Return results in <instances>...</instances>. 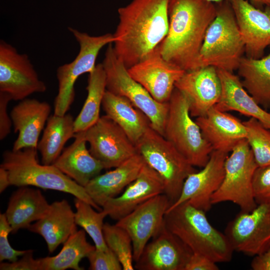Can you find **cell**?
Masks as SVG:
<instances>
[{
  "instance_id": "6da1fadb",
  "label": "cell",
  "mask_w": 270,
  "mask_h": 270,
  "mask_svg": "<svg viewBox=\"0 0 270 270\" xmlns=\"http://www.w3.org/2000/svg\"><path fill=\"white\" fill-rule=\"evenodd\" d=\"M170 0H132L118 10L115 53L128 68L158 48L169 28Z\"/></svg>"
},
{
  "instance_id": "7a4b0ae2",
  "label": "cell",
  "mask_w": 270,
  "mask_h": 270,
  "mask_svg": "<svg viewBox=\"0 0 270 270\" xmlns=\"http://www.w3.org/2000/svg\"><path fill=\"white\" fill-rule=\"evenodd\" d=\"M215 3L208 0H170L169 28L158 49L166 60L186 72L200 68V53L215 18Z\"/></svg>"
},
{
  "instance_id": "3957f363",
  "label": "cell",
  "mask_w": 270,
  "mask_h": 270,
  "mask_svg": "<svg viewBox=\"0 0 270 270\" xmlns=\"http://www.w3.org/2000/svg\"><path fill=\"white\" fill-rule=\"evenodd\" d=\"M164 224L192 253L204 255L216 263L232 260L234 250L224 233L210 224L206 212L188 202L168 210Z\"/></svg>"
},
{
  "instance_id": "277c9868",
  "label": "cell",
  "mask_w": 270,
  "mask_h": 270,
  "mask_svg": "<svg viewBox=\"0 0 270 270\" xmlns=\"http://www.w3.org/2000/svg\"><path fill=\"white\" fill-rule=\"evenodd\" d=\"M0 167L7 171L10 186H32L68 193L88 203L99 211L102 210V208L94 202L84 187L80 186L53 164H40L36 148L6 150L2 154Z\"/></svg>"
},
{
  "instance_id": "5b68a950",
  "label": "cell",
  "mask_w": 270,
  "mask_h": 270,
  "mask_svg": "<svg viewBox=\"0 0 270 270\" xmlns=\"http://www.w3.org/2000/svg\"><path fill=\"white\" fill-rule=\"evenodd\" d=\"M216 15L206 32L200 53V68L237 70L245 46L229 0L215 3Z\"/></svg>"
},
{
  "instance_id": "8992f818",
  "label": "cell",
  "mask_w": 270,
  "mask_h": 270,
  "mask_svg": "<svg viewBox=\"0 0 270 270\" xmlns=\"http://www.w3.org/2000/svg\"><path fill=\"white\" fill-rule=\"evenodd\" d=\"M164 136L194 167L202 168L213 150L192 120L186 96L174 88L168 102Z\"/></svg>"
},
{
  "instance_id": "52a82bcc",
  "label": "cell",
  "mask_w": 270,
  "mask_h": 270,
  "mask_svg": "<svg viewBox=\"0 0 270 270\" xmlns=\"http://www.w3.org/2000/svg\"><path fill=\"white\" fill-rule=\"evenodd\" d=\"M136 146L144 162L162 178L164 194L172 204L178 198L186 178L196 169L151 126Z\"/></svg>"
},
{
  "instance_id": "ba28073f",
  "label": "cell",
  "mask_w": 270,
  "mask_h": 270,
  "mask_svg": "<svg viewBox=\"0 0 270 270\" xmlns=\"http://www.w3.org/2000/svg\"><path fill=\"white\" fill-rule=\"evenodd\" d=\"M106 76V89L128 98L148 118L151 126L164 136L168 109V102H156L140 83L130 74L128 68L116 55L112 43L108 44L102 63Z\"/></svg>"
},
{
  "instance_id": "9c48e42d",
  "label": "cell",
  "mask_w": 270,
  "mask_h": 270,
  "mask_svg": "<svg viewBox=\"0 0 270 270\" xmlns=\"http://www.w3.org/2000/svg\"><path fill=\"white\" fill-rule=\"evenodd\" d=\"M231 152L224 162V179L211 202H230L240 211L250 212L258 205L253 194L252 178L258 166L246 139L240 141Z\"/></svg>"
},
{
  "instance_id": "30bf717a",
  "label": "cell",
  "mask_w": 270,
  "mask_h": 270,
  "mask_svg": "<svg viewBox=\"0 0 270 270\" xmlns=\"http://www.w3.org/2000/svg\"><path fill=\"white\" fill-rule=\"evenodd\" d=\"M68 30L79 44L80 51L72 62L60 66L56 70L58 92L54 102V114L59 116L66 114L74 101L76 80L94 69L100 50L115 40L110 33L92 36L72 28L69 27Z\"/></svg>"
},
{
  "instance_id": "8fae6325",
  "label": "cell",
  "mask_w": 270,
  "mask_h": 270,
  "mask_svg": "<svg viewBox=\"0 0 270 270\" xmlns=\"http://www.w3.org/2000/svg\"><path fill=\"white\" fill-rule=\"evenodd\" d=\"M234 251L255 256L270 247V204H261L250 212L240 211L224 230Z\"/></svg>"
},
{
  "instance_id": "7c38bea8",
  "label": "cell",
  "mask_w": 270,
  "mask_h": 270,
  "mask_svg": "<svg viewBox=\"0 0 270 270\" xmlns=\"http://www.w3.org/2000/svg\"><path fill=\"white\" fill-rule=\"evenodd\" d=\"M46 90L45 83L40 78L28 56L0 40V92L9 94L12 100H22Z\"/></svg>"
},
{
  "instance_id": "4fadbf2b",
  "label": "cell",
  "mask_w": 270,
  "mask_h": 270,
  "mask_svg": "<svg viewBox=\"0 0 270 270\" xmlns=\"http://www.w3.org/2000/svg\"><path fill=\"white\" fill-rule=\"evenodd\" d=\"M83 132L90 152L104 169L116 168L138 153L124 132L106 115Z\"/></svg>"
},
{
  "instance_id": "5bb4252c",
  "label": "cell",
  "mask_w": 270,
  "mask_h": 270,
  "mask_svg": "<svg viewBox=\"0 0 270 270\" xmlns=\"http://www.w3.org/2000/svg\"><path fill=\"white\" fill-rule=\"evenodd\" d=\"M172 203L164 194L157 195L139 206L116 224L130 235L134 260L136 262L148 242L164 224L165 214Z\"/></svg>"
},
{
  "instance_id": "9a60e30c",
  "label": "cell",
  "mask_w": 270,
  "mask_h": 270,
  "mask_svg": "<svg viewBox=\"0 0 270 270\" xmlns=\"http://www.w3.org/2000/svg\"><path fill=\"white\" fill-rule=\"evenodd\" d=\"M228 154L213 150L202 168L188 176L178 198L168 210L188 202L204 212L208 211L212 205V197L220 188L224 179V162Z\"/></svg>"
},
{
  "instance_id": "2e32d148",
  "label": "cell",
  "mask_w": 270,
  "mask_h": 270,
  "mask_svg": "<svg viewBox=\"0 0 270 270\" xmlns=\"http://www.w3.org/2000/svg\"><path fill=\"white\" fill-rule=\"evenodd\" d=\"M130 76L158 102H168L176 83L186 71L164 59L158 48L142 61L128 68Z\"/></svg>"
},
{
  "instance_id": "e0dca14e",
  "label": "cell",
  "mask_w": 270,
  "mask_h": 270,
  "mask_svg": "<svg viewBox=\"0 0 270 270\" xmlns=\"http://www.w3.org/2000/svg\"><path fill=\"white\" fill-rule=\"evenodd\" d=\"M144 247L134 268L138 270H184L192 250L164 224Z\"/></svg>"
},
{
  "instance_id": "ac0fdd59",
  "label": "cell",
  "mask_w": 270,
  "mask_h": 270,
  "mask_svg": "<svg viewBox=\"0 0 270 270\" xmlns=\"http://www.w3.org/2000/svg\"><path fill=\"white\" fill-rule=\"evenodd\" d=\"M249 58L264 56L270 46V6L258 8L248 0H229Z\"/></svg>"
},
{
  "instance_id": "d6986e66",
  "label": "cell",
  "mask_w": 270,
  "mask_h": 270,
  "mask_svg": "<svg viewBox=\"0 0 270 270\" xmlns=\"http://www.w3.org/2000/svg\"><path fill=\"white\" fill-rule=\"evenodd\" d=\"M175 88L188 98L192 117L204 116L218 102L222 84L217 69L212 66L186 71L176 83Z\"/></svg>"
},
{
  "instance_id": "ffe728a7",
  "label": "cell",
  "mask_w": 270,
  "mask_h": 270,
  "mask_svg": "<svg viewBox=\"0 0 270 270\" xmlns=\"http://www.w3.org/2000/svg\"><path fill=\"white\" fill-rule=\"evenodd\" d=\"M162 194H164L162 178L145 162L136 178L119 196L108 200L102 210L118 221L148 200Z\"/></svg>"
},
{
  "instance_id": "44dd1931",
  "label": "cell",
  "mask_w": 270,
  "mask_h": 270,
  "mask_svg": "<svg viewBox=\"0 0 270 270\" xmlns=\"http://www.w3.org/2000/svg\"><path fill=\"white\" fill-rule=\"evenodd\" d=\"M195 120L213 150L228 153L240 141L246 139L244 122L215 106L204 116L196 118Z\"/></svg>"
},
{
  "instance_id": "7402d4cb",
  "label": "cell",
  "mask_w": 270,
  "mask_h": 270,
  "mask_svg": "<svg viewBox=\"0 0 270 270\" xmlns=\"http://www.w3.org/2000/svg\"><path fill=\"white\" fill-rule=\"evenodd\" d=\"M50 106L46 102L25 98L16 105L10 116L15 132L18 133L12 150L37 148L38 138L50 116Z\"/></svg>"
},
{
  "instance_id": "603a6c76",
  "label": "cell",
  "mask_w": 270,
  "mask_h": 270,
  "mask_svg": "<svg viewBox=\"0 0 270 270\" xmlns=\"http://www.w3.org/2000/svg\"><path fill=\"white\" fill-rule=\"evenodd\" d=\"M144 164L138 153L114 170L92 178L84 189L94 202L102 208L108 200L119 196L136 178Z\"/></svg>"
},
{
  "instance_id": "cb8c5ba5",
  "label": "cell",
  "mask_w": 270,
  "mask_h": 270,
  "mask_svg": "<svg viewBox=\"0 0 270 270\" xmlns=\"http://www.w3.org/2000/svg\"><path fill=\"white\" fill-rule=\"evenodd\" d=\"M217 69V68H216ZM222 94L214 106L222 112L236 111L258 120L270 130V112L264 110L243 86L240 78L224 70L217 69Z\"/></svg>"
},
{
  "instance_id": "d4e9b609",
  "label": "cell",
  "mask_w": 270,
  "mask_h": 270,
  "mask_svg": "<svg viewBox=\"0 0 270 270\" xmlns=\"http://www.w3.org/2000/svg\"><path fill=\"white\" fill-rule=\"evenodd\" d=\"M74 212L66 200L50 204L45 215L32 224L28 230L41 236L46 241L48 252L52 253L77 230Z\"/></svg>"
},
{
  "instance_id": "484cf974",
  "label": "cell",
  "mask_w": 270,
  "mask_h": 270,
  "mask_svg": "<svg viewBox=\"0 0 270 270\" xmlns=\"http://www.w3.org/2000/svg\"><path fill=\"white\" fill-rule=\"evenodd\" d=\"M74 138V142L64 150L53 164L84 187L104 168L87 149L83 132L76 133Z\"/></svg>"
},
{
  "instance_id": "4316f807",
  "label": "cell",
  "mask_w": 270,
  "mask_h": 270,
  "mask_svg": "<svg viewBox=\"0 0 270 270\" xmlns=\"http://www.w3.org/2000/svg\"><path fill=\"white\" fill-rule=\"evenodd\" d=\"M23 186L11 195L4 214L14 234L20 229H28L32 222L42 218L50 204L40 190Z\"/></svg>"
},
{
  "instance_id": "83f0119b",
  "label": "cell",
  "mask_w": 270,
  "mask_h": 270,
  "mask_svg": "<svg viewBox=\"0 0 270 270\" xmlns=\"http://www.w3.org/2000/svg\"><path fill=\"white\" fill-rule=\"evenodd\" d=\"M102 106L106 115L122 128L135 145L150 126L148 116L124 96L106 90Z\"/></svg>"
},
{
  "instance_id": "f1b7e54d",
  "label": "cell",
  "mask_w": 270,
  "mask_h": 270,
  "mask_svg": "<svg viewBox=\"0 0 270 270\" xmlns=\"http://www.w3.org/2000/svg\"><path fill=\"white\" fill-rule=\"evenodd\" d=\"M238 76L248 93L262 108H270V52L262 58L243 56Z\"/></svg>"
},
{
  "instance_id": "f546056e",
  "label": "cell",
  "mask_w": 270,
  "mask_h": 270,
  "mask_svg": "<svg viewBox=\"0 0 270 270\" xmlns=\"http://www.w3.org/2000/svg\"><path fill=\"white\" fill-rule=\"evenodd\" d=\"M74 119L70 114L50 116L37 146L42 164H52L62 152L64 144L74 138Z\"/></svg>"
},
{
  "instance_id": "4dcf8cb0",
  "label": "cell",
  "mask_w": 270,
  "mask_h": 270,
  "mask_svg": "<svg viewBox=\"0 0 270 270\" xmlns=\"http://www.w3.org/2000/svg\"><path fill=\"white\" fill-rule=\"evenodd\" d=\"M96 248L86 240L84 230L76 231L64 243L60 251L53 256L40 258V270H83L80 261Z\"/></svg>"
},
{
  "instance_id": "1f68e13d",
  "label": "cell",
  "mask_w": 270,
  "mask_h": 270,
  "mask_svg": "<svg viewBox=\"0 0 270 270\" xmlns=\"http://www.w3.org/2000/svg\"><path fill=\"white\" fill-rule=\"evenodd\" d=\"M88 95L84 106L74 119V131L78 132L86 130L100 118V108L106 89V76L102 64L96 65L89 73L86 88Z\"/></svg>"
},
{
  "instance_id": "d6a6232c",
  "label": "cell",
  "mask_w": 270,
  "mask_h": 270,
  "mask_svg": "<svg viewBox=\"0 0 270 270\" xmlns=\"http://www.w3.org/2000/svg\"><path fill=\"white\" fill-rule=\"evenodd\" d=\"M74 204L76 224L82 227L91 237L96 249L108 250L103 234L104 220L108 216L107 214L102 210L96 212L92 205L77 198L74 197Z\"/></svg>"
},
{
  "instance_id": "836d02e7",
  "label": "cell",
  "mask_w": 270,
  "mask_h": 270,
  "mask_svg": "<svg viewBox=\"0 0 270 270\" xmlns=\"http://www.w3.org/2000/svg\"><path fill=\"white\" fill-rule=\"evenodd\" d=\"M103 234L108 247L118 257L122 270H134L132 244L128 234L116 224L108 222L104 224Z\"/></svg>"
},
{
  "instance_id": "e575fe53",
  "label": "cell",
  "mask_w": 270,
  "mask_h": 270,
  "mask_svg": "<svg viewBox=\"0 0 270 270\" xmlns=\"http://www.w3.org/2000/svg\"><path fill=\"white\" fill-rule=\"evenodd\" d=\"M243 122L246 130V140L257 165L270 166V130L254 118Z\"/></svg>"
},
{
  "instance_id": "d590c367",
  "label": "cell",
  "mask_w": 270,
  "mask_h": 270,
  "mask_svg": "<svg viewBox=\"0 0 270 270\" xmlns=\"http://www.w3.org/2000/svg\"><path fill=\"white\" fill-rule=\"evenodd\" d=\"M252 190L257 204H270V166L256 168L252 178Z\"/></svg>"
},
{
  "instance_id": "8d00e7d4",
  "label": "cell",
  "mask_w": 270,
  "mask_h": 270,
  "mask_svg": "<svg viewBox=\"0 0 270 270\" xmlns=\"http://www.w3.org/2000/svg\"><path fill=\"white\" fill-rule=\"evenodd\" d=\"M91 270H121L122 266L116 254L110 249L100 250L95 248L87 256Z\"/></svg>"
},
{
  "instance_id": "74e56055",
  "label": "cell",
  "mask_w": 270,
  "mask_h": 270,
  "mask_svg": "<svg viewBox=\"0 0 270 270\" xmlns=\"http://www.w3.org/2000/svg\"><path fill=\"white\" fill-rule=\"evenodd\" d=\"M12 228L4 213L0 214V261L7 260L9 262H15L18 257L22 256L27 251L16 250L9 243L8 236L12 232Z\"/></svg>"
},
{
  "instance_id": "f35d334b",
  "label": "cell",
  "mask_w": 270,
  "mask_h": 270,
  "mask_svg": "<svg viewBox=\"0 0 270 270\" xmlns=\"http://www.w3.org/2000/svg\"><path fill=\"white\" fill-rule=\"evenodd\" d=\"M34 251L27 250L20 259L13 262H2L0 270H40L39 258L33 257Z\"/></svg>"
},
{
  "instance_id": "ab89813d",
  "label": "cell",
  "mask_w": 270,
  "mask_h": 270,
  "mask_svg": "<svg viewBox=\"0 0 270 270\" xmlns=\"http://www.w3.org/2000/svg\"><path fill=\"white\" fill-rule=\"evenodd\" d=\"M12 100L11 96L0 92V140H4L10 132L12 125L10 116L8 112V102Z\"/></svg>"
},
{
  "instance_id": "60d3db41",
  "label": "cell",
  "mask_w": 270,
  "mask_h": 270,
  "mask_svg": "<svg viewBox=\"0 0 270 270\" xmlns=\"http://www.w3.org/2000/svg\"><path fill=\"white\" fill-rule=\"evenodd\" d=\"M216 262L208 258L196 253H192L184 270H218Z\"/></svg>"
},
{
  "instance_id": "b9f144b4",
  "label": "cell",
  "mask_w": 270,
  "mask_h": 270,
  "mask_svg": "<svg viewBox=\"0 0 270 270\" xmlns=\"http://www.w3.org/2000/svg\"><path fill=\"white\" fill-rule=\"evenodd\" d=\"M250 266L254 270H270V247L264 253L254 256Z\"/></svg>"
},
{
  "instance_id": "7bdbcfd3",
  "label": "cell",
  "mask_w": 270,
  "mask_h": 270,
  "mask_svg": "<svg viewBox=\"0 0 270 270\" xmlns=\"http://www.w3.org/2000/svg\"><path fill=\"white\" fill-rule=\"evenodd\" d=\"M10 186L7 171L0 167V192H2L8 186Z\"/></svg>"
},
{
  "instance_id": "ee69618b",
  "label": "cell",
  "mask_w": 270,
  "mask_h": 270,
  "mask_svg": "<svg viewBox=\"0 0 270 270\" xmlns=\"http://www.w3.org/2000/svg\"><path fill=\"white\" fill-rule=\"evenodd\" d=\"M250 2L255 7L263 9L266 6H270V0H249Z\"/></svg>"
},
{
  "instance_id": "f6af8a7d",
  "label": "cell",
  "mask_w": 270,
  "mask_h": 270,
  "mask_svg": "<svg viewBox=\"0 0 270 270\" xmlns=\"http://www.w3.org/2000/svg\"><path fill=\"white\" fill-rule=\"evenodd\" d=\"M214 3L219 2L224 0H208Z\"/></svg>"
}]
</instances>
